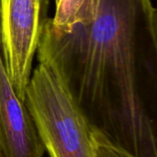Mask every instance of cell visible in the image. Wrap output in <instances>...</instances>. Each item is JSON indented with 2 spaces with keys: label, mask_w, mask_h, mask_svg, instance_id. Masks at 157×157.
<instances>
[{
  "label": "cell",
  "mask_w": 157,
  "mask_h": 157,
  "mask_svg": "<svg viewBox=\"0 0 157 157\" xmlns=\"http://www.w3.org/2000/svg\"><path fill=\"white\" fill-rule=\"evenodd\" d=\"M0 149L4 157H43L45 152L30 112L13 90L1 55Z\"/></svg>",
  "instance_id": "cell-4"
},
{
  "label": "cell",
  "mask_w": 157,
  "mask_h": 157,
  "mask_svg": "<svg viewBox=\"0 0 157 157\" xmlns=\"http://www.w3.org/2000/svg\"><path fill=\"white\" fill-rule=\"evenodd\" d=\"M85 2L86 0H58L55 15L50 18L52 25L61 31H68Z\"/></svg>",
  "instance_id": "cell-5"
},
{
  "label": "cell",
  "mask_w": 157,
  "mask_h": 157,
  "mask_svg": "<svg viewBox=\"0 0 157 157\" xmlns=\"http://www.w3.org/2000/svg\"><path fill=\"white\" fill-rule=\"evenodd\" d=\"M0 157H4L3 156V154H2V152H1V150H0Z\"/></svg>",
  "instance_id": "cell-7"
},
{
  "label": "cell",
  "mask_w": 157,
  "mask_h": 157,
  "mask_svg": "<svg viewBox=\"0 0 157 157\" xmlns=\"http://www.w3.org/2000/svg\"><path fill=\"white\" fill-rule=\"evenodd\" d=\"M0 150H1V149H0Z\"/></svg>",
  "instance_id": "cell-9"
},
{
  "label": "cell",
  "mask_w": 157,
  "mask_h": 157,
  "mask_svg": "<svg viewBox=\"0 0 157 157\" xmlns=\"http://www.w3.org/2000/svg\"><path fill=\"white\" fill-rule=\"evenodd\" d=\"M24 102L50 157H95L90 124L47 64L32 70Z\"/></svg>",
  "instance_id": "cell-2"
},
{
  "label": "cell",
  "mask_w": 157,
  "mask_h": 157,
  "mask_svg": "<svg viewBox=\"0 0 157 157\" xmlns=\"http://www.w3.org/2000/svg\"><path fill=\"white\" fill-rule=\"evenodd\" d=\"M57 1H58V0H55V3H56V2H57Z\"/></svg>",
  "instance_id": "cell-8"
},
{
  "label": "cell",
  "mask_w": 157,
  "mask_h": 157,
  "mask_svg": "<svg viewBox=\"0 0 157 157\" xmlns=\"http://www.w3.org/2000/svg\"><path fill=\"white\" fill-rule=\"evenodd\" d=\"M49 2L0 0V55L13 90L23 102Z\"/></svg>",
  "instance_id": "cell-3"
},
{
  "label": "cell",
  "mask_w": 157,
  "mask_h": 157,
  "mask_svg": "<svg viewBox=\"0 0 157 157\" xmlns=\"http://www.w3.org/2000/svg\"><path fill=\"white\" fill-rule=\"evenodd\" d=\"M38 63L90 126L136 157H157V10L153 0H86L68 31L47 18Z\"/></svg>",
  "instance_id": "cell-1"
},
{
  "label": "cell",
  "mask_w": 157,
  "mask_h": 157,
  "mask_svg": "<svg viewBox=\"0 0 157 157\" xmlns=\"http://www.w3.org/2000/svg\"><path fill=\"white\" fill-rule=\"evenodd\" d=\"M95 157H136L132 154L109 141L98 130L91 127Z\"/></svg>",
  "instance_id": "cell-6"
}]
</instances>
